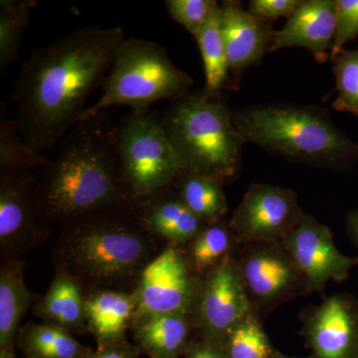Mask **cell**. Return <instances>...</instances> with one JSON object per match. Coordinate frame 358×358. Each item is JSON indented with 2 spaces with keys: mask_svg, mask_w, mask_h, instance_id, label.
<instances>
[{
  "mask_svg": "<svg viewBox=\"0 0 358 358\" xmlns=\"http://www.w3.org/2000/svg\"><path fill=\"white\" fill-rule=\"evenodd\" d=\"M124 40L121 27H83L37 49L22 63L11 98L28 148L38 154L51 150L79 122Z\"/></svg>",
  "mask_w": 358,
  "mask_h": 358,
  "instance_id": "6da1fadb",
  "label": "cell"
},
{
  "mask_svg": "<svg viewBox=\"0 0 358 358\" xmlns=\"http://www.w3.org/2000/svg\"><path fill=\"white\" fill-rule=\"evenodd\" d=\"M119 124L108 110L78 122L34 188L42 222L68 223L93 212L133 209L120 159Z\"/></svg>",
  "mask_w": 358,
  "mask_h": 358,
  "instance_id": "7a4b0ae2",
  "label": "cell"
},
{
  "mask_svg": "<svg viewBox=\"0 0 358 358\" xmlns=\"http://www.w3.org/2000/svg\"><path fill=\"white\" fill-rule=\"evenodd\" d=\"M234 121L245 143L291 162L345 171L358 160V143L319 107L258 106L234 113Z\"/></svg>",
  "mask_w": 358,
  "mask_h": 358,
  "instance_id": "3957f363",
  "label": "cell"
},
{
  "mask_svg": "<svg viewBox=\"0 0 358 358\" xmlns=\"http://www.w3.org/2000/svg\"><path fill=\"white\" fill-rule=\"evenodd\" d=\"M162 119L182 173L222 185L236 179L245 141L223 96L204 90L187 94L171 103Z\"/></svg>",
  "mask_w": 358,
  "mask_h": 358,
  "instance_id": "277c9868",
  "label": "cell"
},
{
  "mask_svg": "<svg viewBox=\"0 0 358 358\" xmlns=\"http://www.w3.org/2000/svg\"><path fill=\"white\" fill-rule=\"evenodd\" d=\"M63 257L73 272L96 282H115L148 265V231L133 209L93 212L65 224Z\"/></svg>",
  "mask_w": 358,
  "mask_h": 358,
  "instance_id": "5b68a950",
  "label": "cell"
},
{
  "mask_svg": "<svg viewBox=\"0 0 358 358\" xmlns=\"http://www.w3.org/2000/svg\"><path fill=\"white\" fill-rule=\"evenodd\" d=\"M193 83L192 78L178 69L157 42L124 40L103 85L102 96L86 108L79 122L113 107L127 106L133 113L148 112L159 101L173 103L183 98Z\"/></svg>",
  "mask_w": 358,
  "mask_h": 358,
  "instance_id": "8992f818",
  "label": "cell"
},
{
  "mask_svg": "<svg viewBox=\"0 0 358 358\" xmlns=\"http://www.w3.org/2000/svg\"><path fill=\"white\" fill-rule=\"evenodd\" d=\"M117 141L122 173L134 203L173 187L182 173L162 115L155 110L131 112L122 117Z\"/></svg>",
  "mask_w": 358,
  "mask_h": 358,
  "instance_id": "52a82bcc",
  "label": "cell"
},
{
  "mask_svg": "<svg viewBox=\"0 0 358 358\" xmlns=\"http://www.w3.org/2000/svg\"><path fill=\"white\" fill-rule=\"evenodd\" d=\"M234 259L250 305L261 319L284 303L310 294L281 242L239 245Z\"/></svg>",
  "mask_w": 358,
  "mask_h": 358,
  "instance_id": "ba28073f",
  "label": "cell"
},
{
  "mask_svg": "<svg viewBox=\"0 0 358 358\" xmlns=\"http://www.w3.org/2000/svg\"><path fill=\"white\" fill-rule=\"evenodd\" d=\"M201 280L190 268L180 250L174 245L167 247L141 272L134 291V322L169 313L194 315Z\"/></svg>",
  "mask_w": 358,
  "mask_h": 358,
  "instance_id": "9c48e42d",
  "label": "cell"
},
{
  "mask_svg": "<svg viewBox=\"0 0 358 358\" xmlns=\"http://www.w3.org/2000/svg\"><path fill=\"white\" fill-rule=\"evenodd\" d=\"M303 212L293 190L253 183L228 226L238 244L281 242L301 222Z\"/></svg>",
  "mask_w": 358,
  "mask_h": 358,
  "instance_id": "30bf717a",
  "label": "cell"
},
{
  "mask_svg": "<svg viewBox=\"0 0 358 358\" xmlns=\"http://www.w3.org/2000/svg\"><path fill=\"white\" fill-rule=\"evenodd\" d=\"M253 312L234 254L202 278L194 320L205 343L221 346L231 331Z\"/></svg>",
  "mask_w": 358,
  "mask_h": 358,
  "instance_id": "8fae6325",
  "label": "cell"
},
{
  "mask_svg": "<svg viewBox=\"0 0 358 358\" xmlns=\"http://www.w3.org/2000/svg\"><path fill=\"white\" fill-rule=\"evenodd\" d=\"M281 243L305 278L310 293H324L331 281H346L358 266V257L341 253L329 227L308 214H303Z\"/></svg>",
  "mask_w": 358,
  "mask_h": 358,
  "instance_id": "7c38bea8",
  "label": "cell"
},
{
  "mask_svg": "<svg viewBox=\"0 0 358 358\" xmlns=\"http://www.w3.org/2000/svg\"><path fill=\"white\" fill-rule=\"evenodd\" d=\"M300 334L313 358H358V299L350 293L326 296L301 313Z\"/></svg>",
  "mask_w": 358,
  "mask_h": 358,
  "instance_id": "4fadbf2b",
  "label": "cell"
},
{
  "mask_svg": "<svg viewBox=\"0 0 358 358\" xmlns=\"http://www.w3.org/2000/svg\"><path fill=\"white\" fill-rule=\"evenodd\" d=\"M36 183L28 171L0 173V244L3 253L28 248L47 236L35 203Z\"/></svg>",
  "mask_w": 358,
  "mask_h": 358,
  "instance_id": "5bb4252c",
  "label": "cell"
},
{
  "mask_svg": "<svg viewBox=\"0 0 358 358\" xmlns=\"http://www.w3.org/2000/svg\"><path fill=\"white\" fill-rule=\"evenodd\" d=\"M220 20L229 68V89L237 90L244 71L258 65L270 51L275 31L271 21L255 17L235 0L220 4Z\"/></svg>",
  "mask_w": 358,
  "mask_h": 358,
  "instance_id": "9a60e30c",
  "label": "cell"
},
{
  "mask_svg": "<svg viewBox=\"0 0 358 358\" xmlns=\"http://www.w3.org/2000/svg\"><path fill=\"white\" fill-rule=\"evenodd\" d=\"M336 0H303L282 29L275 31L270 51L303 47L317 62H326L336 36Z\"/></svg>",
  "mask_w": 358,
  "mask_h": 358,
  "instance_id": "2e32d148",
  "label": "cell"
},
{
  "mask_svg": "<svg viewBox=\"0 0 358 358\" xmlns=\"http://www.w3.org/2000/svg\"><path fill=\"white\" fill-rule=\"evenodd\" d=\"M133 212L148 233L169 240L174 246L187 245L206 226L179 199L173 187L136 202Z\"/></svg>",
  "mask_w": 358,
  "mask_h": 358,
  "instance_id": "e0dca14e",
  "label": "cell"
},
{
  "mask_svg": "<svg viewBox=\"0 0 358 358\" xmlns=\"http://www.w3.org/2000/svg\"><path fill=\"white\" fill-rule=\"evenodd\" d=\"M136 313L134 293L100 291L85 299L87 327L99 348L126 343V331Z\"/></svg>",
  "mask_w": 358,
  "mask_h": 358,
  "instance_id": "ac0fdd59",
  "label": "cell"
},
{
  "mask_svg": "<svg viewBox=\"0 0 358 358\" xmlns=\"http://www.w3.org/2000/svg\"><path fill=\"white\" fill-rule=\"evenodd\" d=\"M134 336L138 348L150 358H178L185 355L194 315L169 313L134 322Z\"/></svg>",
  "mask_w": 358,
  "mask_h": 358,
  "instance_id": "d6986e66",
  "label": "cell"
},
{
  "mask_svg": "<svg viewBox=\"0 0 358 358\" xmlns=\"http://www.w3.org/2000/svg\"><path fill=\"white\" fill-rule=\"evenodd\" d=\"M23 268L20 260H9L0 271V358L13 357L20 322L31 301Z\"/></svg>",
  "mask_w": 358,
  "mask_h": 358,
  "instance_id": "ffe728a7",
  "label": "cell"
},
{
  "mask_svg": "<svg viewBox=\"0 0 358 358\" xmlns=\"http://www.w3.org/2000/svg\"><path fill=\"white\" fill-rule=\"evenodd\" d=\"M34 313L45 324L62 327L69 333H80L87 327L85 298L79 282L61 271L46 294L35 306Z\"/></svg>",
  "mask_w": 358,
  "mask_h": 358,
  "instance_id": "44dd1931",
  "label": "cell"
},
{
  "mask_svg": "<svg viewBox=\"0 0 358 358\" xmlns=\"http://www.w3.org/2000/svg\"><path fill=\"white\" fill-rule=\"evenodd\" d=\"M173 187L205 225L224 222L228 203L222 183L200 174L181 173Z\"/></svg>",
  "mask_w": 358,
  "mask_h": 358,
  "instance_id": "7402d4cb",
  "label": "cell"
},
{
  "mask_svg": "<svg viewBox=\"0 0 358 358\" xmlns=\"http://www.w3.org/2000/svg\"><path fill=\"white\" fill-rule=\"evenodd\" d=\"M16 343L28 358H86L93 352L69 331L48 324L20 327Z\"/></svg>",
  "mask_w": 358,
  "mask_h": 358,
  "instance_id": "603a6c76",
  "label": "cell"
},
{
  "mask_svg": "<svg viewBox=\"0 0 358 358\" xmlns=\"http://www.w3.org/2000/svg\"><path fill=\"white\" fill-rule=\"evenodd\" d=\"M194 38L203 60L204 92L211 96H222L223 90L230 88V74L221 28L220 4L213 9Z\"/></svg>",
  "mask_w": 358,
  "mask_h": 358,
  "instance_id": "cb8c5ba5",
  "label": "cell"
},
{
  "mask_svg": "<svg viewBox=\"0 0 358 358\" xmlns=\"http://www.w3.org/2000/svg\"><path fill=\"white\" fill-rule=\"evenodd\" d=\"M238 246L228 223L221 222L205 226L183 254L193 272L203 278L234 254Z\"/></svg>",
  "mask_w": 358,
  "mask_h": 358,
  "instance_id": "d4e9b609",
  "label": "cell"
},
{
  "mask_svg": "<svg viewBox=\"0 0 358 358\" xmlns=\"http://www.w3.org/2000/svg\"><path fill=\"white\" fill-rule=\"evenodd\" d=\"M36 6L34 0L0 1V74L18 60L21 40Z\"/></svg>",
  "mask_w": 358,
  "mask_h": 358,
  "instance_id": "484cf974",
  "label": "cell"
},
{
  "mask_svg": "<svg viewBox=\"0 0 358 358\" xmlns=\"http://www.w3.org/2000/svg\"><path fill=\"white\" fill-rule=\"evenodd\" d=\"M261 320L253 310L231 331L224 343L229 358H272L278 352Z\"/></svg>",
  "mask_w": 358,
  "mask_h": 358,
  "instance_id": "4316f807",
  "label": "cell"
},
{
  "mask_svg": "<svg viewBox=\"0 0 358 358\" xmlns=\"http://www.w3.org/2000/svg\"><path fill=\"white\" fill-rule=\"evenodd\" d=\"M46 157L28 148L18 131L15 120L0 117V169L1 171H29L48 164Z\"/></svg>",
  "mask_w": 358,
  "mask_h": 358,
  "instance_id": "83f0119b",
  "label": "cell"
},
{
  "mask_svg": "<svg viewBox=\"0 0 358 358\" xmlns=\"http://www.w3.org/2000/svg\"><path fill=\"white\" fill-rule=\"evenodd\" d=\"M331 61L338 93L334 109L358 115V49L341 51Z\"/></svg>",
  "mask_w": 358,
  "mask_h": 358,
  "instance_id": "f1b7e54d",
  "label": "cell"
},
{
  "mask_svg": "<svg viewBox=\"0 0 358 358\" xmlns=\"http://www.w3.org/2000/svg\"><path fill=\"white\" fill-rule=\"evenodd\" d=\"M167 13L194 36L218 6L215 0H166Z\"/></svg>",
  "mask_w": 358,
  "mask_h": 358,
  "instance_id": "f546056e",
  "label": "cell"
},
{
  "mask_svg": "<svg viewBox=\"0 0 358 358\" xmlns=\"http://www.w3.org/2000/svg\"><path fill=\"white\" fill-rule=\"evenodd\" d=\"M358 35V0H336V36L331 59L343 51V47Z\"/></svg>",
  "mask_w": 358,
  "mask_h": 358,
  "instance_id": "4dcf8cb0",
  "label": "cell"
},
{
  "mask_svg": "<svg viewBox=\"0 0 358 358\" xmlns=\"http://www.w3.org/2000/svg\"><path fill=\"white\" fill-rule=\"evenodd\" d=\"M303 0H252L248 11L255 17L267 21L280 17L289 18L301 6Z\"/></svg>",
  "mask_w": 358,
  "mask_h": 358,
  "instance_id": "1f68e13d",
  "label": "cell"
},
{
  "mask_svg": "<svg viewBox=\"0 0 358 358\" xmlns=\"http://www.w3.org/2000/svg\"><path fill=\"white\" fill-rule=\"evenodd\" d=\"M140 348L129 345L128 343L98 348L86 358H138Z\"/></svg>",
  "mask_w": 358,
  "mask_h": 358,
  "instance_id": "d6a6232c",
  "label": "cell"
},
{
  "mask_svg": "<svg viewBox=\"0 0 358 358\" xmlns=\"http://www.w3.org/2000/svg\"><path fill=\"white\" fill-rule=\"evenodd\" d=\"M185 358H229V357L221 346L211 345L202 341L188 346Z\"/></svg>",
  "mask_w": 358,
  "mask_h": 358,
  "instance_id": "836d02e7",
  "label": "cell"
},
{
  "mask_svg": "<svg viewBox=\"0 0 358 358\" xmlns=\"http://www.w3.org/2000/svg\"><path fill=\"white\" fill-rule=\"evenodd\" d=\"M345 228L348 238L358 252V208L348 212L346 216Z\"/></svg>",
  "mask_w": 358,
  "mask_h": 358,
  "instance_id": "e575fe53",
  "label": "cell"
},
{
  "mask_svg": "<svg viewBox=\"0 0 358 358\" xmlns=\"http://www.w3.org/2000/svg\"><path fill=\"white\" fill-rule=\"evenodd\" d=\"M272 358H298V357H287V355H282V353H280L279 352H278L277 353H275V355H274V357H273ZM308 358H313V355H312V357H308Z\"/></svg>",
  "mask_w": 358,
  "mask_h": 358,
  "instance_id": "d590c367",
  "label": "cell"
}]
</instances>
